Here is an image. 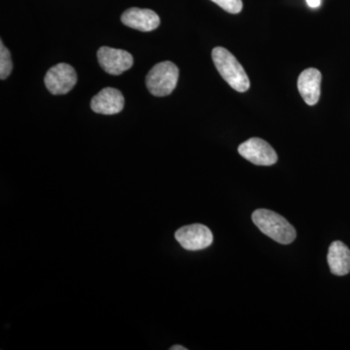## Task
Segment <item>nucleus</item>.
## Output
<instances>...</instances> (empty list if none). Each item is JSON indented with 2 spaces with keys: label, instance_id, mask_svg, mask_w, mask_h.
Masks as SVG:
<instances>
[{
  "label": "nucleus",
  "instance_id": "nucleus-5",
  "mask_svg": "<svg viewBox=\"0 0 350 350\" xmlns=\"http://www.w3.org/2000/svg\"><path fill=\"white\" fill-rule=\"evenodd\" d=\"M239 153L254 165L265 167L275 165L278 159L275 149L268 142L258 137L250 138L239 145Z\"/></svg>",
  "mask_w": 350,
  "mask_h": 350
},
{
  "label": "nucleus",
  "instance_id": "nucleus-13",
  "mask_svg": "<svg viewBox=\"0 0 350 350\" xmlns=\"http://www.w3.org/2000/svg\"><path fill=\"white\" fill-rule=\"evenodd\" d=\"M211 1L217 4L228 13L238 14L243 10L241 0H211Z\"/></svg>",
  "mask_w": 350,
  "mask_h": 350
},
{
  "label": "nucleus",
  "instance_id": "nucleus-12",
  "mask_svg": "<svg viewBox=\"0 0 350 350\" xmlns=\"http://www.w3.org/2000/svg\"><path fill=\"white\" fill-rule=\"evenodd\" d=\"M12 68L13 64L10 52L1 41L0 42V78H1V80H5L10 75Z\"/></svg>",
  "mask_w": 350,
  "mask_h": 350
},
{
  "label": "nucleus",
  "instance_id": "nucleus-8",
  "mask_svg": "<svg viewBox=\"0 0 350 350\" xmlns=\"http://www.w3.org/2000/svg\"><path fill=\"white\" fill-rule=\"evenodd\" d=\"M125 98L119 90L105 88L94 96L91 107L94 112L103 115L117 114L123 110Z\"/></svg>",
  "mask_w": 350,
  "mask_h": 350
},
{
  "label": "nucleus",
  "instance_id": "nucleus-10",
  "mask_svg": "<svg viewBox=\"0 0 350 350\" xmlns=\"http://www.w3.org/2000/svg\"><path fill=\"white\" fill-rule=\"evenodd\" d=\"M322 76L319 70L308 68L299 76L298 89L301 98L308 105H315L319 103L321 93Z\"/></svg>",
  "mask_w": 350,
  "mask_h": 350
},
{
  "label": "nucleus",
  "instance_id": "nucleus-6",
  "mask_svg": "<svg viewBox=\"0 0 350 350\" xmlns=\"http://www.w3.org/2000/svg\"><path fill=\"white\" fill-rule=\"evenodd\" d=\"M46 88L53 94H66L75 88L77 75L75 68L68 64H59L51 68L46 73Z\"/></svg>",
  "mask_w": 350,
  "mask_h": 350
},
{
  "label": "nucleus",
  "instance_id": "nucleus-9",
  "mask_svg": "<svg viewBox=\"0 0 350 350\" xmlns=\"http://www.w3.org/2000/svg\"><path fill=\"white\" fill-rule=\"evenodd\" d=\"M122 23L126 27L137 31L148 32L154 31L160 25V17L150 9H128L121 17Z\"/></svg>",
  "mask_w": 350,
  "mask_h": 350
},
{
  "label": "nucleus",
  "instance_id": "nucleus-14",
  "mask_svg": "<svg viewBox=\"0 0 350 350\" xmlns=\"http://www.w3.org/2000/svg\"><path fill=\"white\" fill-rule=\"evenodd\" d=\"M306 2H308V6L312 7V8H317L320 6L321 0H306Z\"/></svg>",
  "mask_w": 350,
  "mask_h": 350
},
{
  "label": "nucleus",
  "instance_id": "nucleus-2",
  "mask_svg": "<svg viewBox=\"0 0 350 350\" xmlns=\"http://www.w3.org/2000/svg\"><path fill=\"white\" fill-rule=\"evenodd\" d=\"M213 59L218 72L232 89L239 93L248 91L250 78L234 55L225 48L216 47L213 51Z\"/></svg>",
  "mask_w": 350,
  "mask_h": 350
},
{
  "label": "nucleus",
  "instance_id": "nucleus-7",
  "mask_svg": "<svg viewBox=\"0 0 350 350\" xmlns=\"http://www.w3.org/2000/svg\"><path fill=\"white\" fill-rule=\"evenodd\" d=\"M98 59L103 70L111 75H122L133 64V57L130 53L107 46L98 51Z\"/></svg>",
  "mask_w": 350,
  "mask_h": 350
},
{
  "label": "nucleus",
  "instance_id": "nucleus-15",
  "mask_svg": "<svg viewBox=\"0 0 350 350\" xmlns=\"http://www.w3.org/2000/svg\"><path fill=\"white\" fill-rule=\"evenodd\" d=\"M170 350H187V349L181 345H174V347H170Z\"/></svg>",
  "mask_w": 350,
  "mask_h": 350
},
{
  "label": "nucleus",
  "instance_id": "nucleus-11",
  "mask_svg": "<svg viewBox=\"0 0 350 350\" xmlns=\"http://www.w3.org/2000/svg\"><path fill=\"white\" fill-rule=\"evenodd\" d=\"M327 262L331 273L338 276H344L350 273V250L342 241L331 243L329 247Z\"/></svg>",
  "mask_w": 350,
  "mask_h": 350
},
{
  "label": "nucleus",
  "instance_id": "nucleus-1",
  "mask_svg": "<svg viewBox=\"0 0 350 350\" xmlns=\"http://www.w3.org/2000/svg\"><path fill=\"white\" fill-rule=\"evenodd\" d=\"M252 220L262 234L280 244H290L296 239L293 226L282 215L269 209H257L252 214Z\"/></svg>",
  "mask_w": 350,
  "mask_h": 350
},
{
  "label": "nucleus",
  "instance_id": "nucleus-3",
  "mask_svg": "<svg viewBox=\"0 0 350 350\" xmlns=\"http://www.w3.org/2000/svg\"><path fill=\"white\" fill-rule=\"evenodd\" d=\"M178 77V68L172 62L157 64L146 76L147 89L155 96H169L176 87Z\"/></svg>",
  "mask_w": 350,
  "mask_h": 350
},
{
  "label": "nucleus",
  "instance_id": "nucleus-4",
  "mask_svg": "<svg viewBox=\"0 0 350 350\" xmlns=\"http://www.w3.org/2000/svg\"><path fill=\"white\" fill-rule=\"evenodd\" d=\"M175 239L186 250L197 251L208 247L213 243V234L206 226H185L175 232Z\"/></svg>",
  "mask_w": 350,
  "mask_h": 350
}]
</instances>
